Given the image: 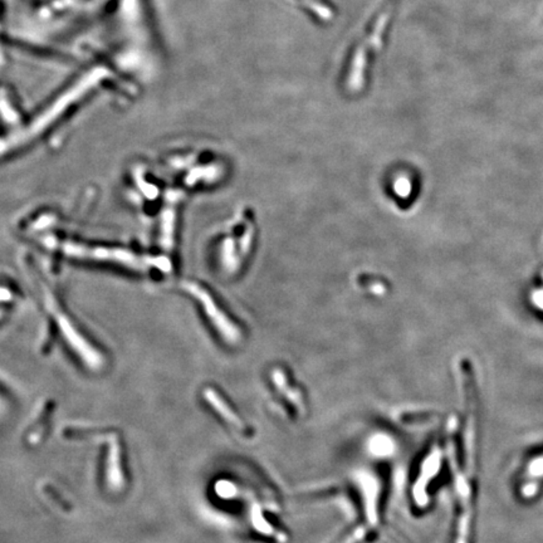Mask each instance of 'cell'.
<instances>
[{
	"instance_id": "cell-1",
	"label": "cell",
	"mask_w": 543,
	"mask_h": 543,
	"mask_svg": "<svg viewBox=\"0 0 543 543\" xmlns=\"http://www.w3.org/2000/svg\"><path fill=\"white\" fill-rule=\"evenodd\" d=\"M399 0H380L376 4L369 23L363 28V34L354 47L346 71L345 85L350 92H359L363 88L369 74L371 60L381 51L385 35L388 33L393 14Z\"/></svg>"
},
{
	"instance_id": "cell-2",
	"label": "cell",
	"mask_w": 543,
	"mask_h": 543,
	"mask_svg": "<svg viewBox=\"0 0 543 543\" xmlns=\"http://www.w3.org/2000/svg\"><path fill=\"white\" fill-rule=\"evenodd\" d=\"M60 249L64 255L82 258V259H94V261H114L120 263L126 267L134 269H142L145 264L155 266L164 270L170 269V263L165 258H141L126 249L103 248V247H87L77 243H62Z\"/></svg>"
},
{
	"instance_id": "cell-3",
	"label": "cell",
	"mask_w": 543,
	"mask_h": 543,
	"mask_svg": "<svg viewBox=\"0 0 543 543\" xmlns=\"http://www.w3.org/2000/svg\"><path fill=\"white\" fill-rule=\"evenodd\" d=\"M513 490L521 502L530 503L543 490V447L524 456L513 478Z\"/></svg>"
},
{
	"instance_id": "cell-4",
	"label": "cell",
	"mask_w": 543,
	"mask_h": 543,
	"mask_svg": "<svg viewBox=\"0 0 543 543\" xmlns=\"http://www.w3.org/2000/svg\"><path fill=\"white\" fill-rule=\"evenodd\" d=\"M55 318L62 331V335L74 352L80 356L88 368L100 369L103 363V357L100 355V352L94 349L92 345H89L83 336L80 335L78 329L74 327V323L68 320L67 316L57 313Z\"/></svg>"
},
{
	"instance_id": "cell-5",
	"label": "cell",
	"mask_w": 543,
	"mask_h": 543,
	"mask_svg": "<svg viewBox=\"0 0 543 543\" xmlns=\"http://www.w3.org/2000/svg\"><path fill=\"white\" fill-rule=\"evenodd\" d=\"M185 289L188 291L190 295H194L198 301L200 302L201 306L205 309V313L208 315L209 318L214 323L215 327L218 331H221V335L228 340V341H235L239 337L238 329L235 327L232 322L229 321L228 317L223 313V311L216 306L213 297L209 295L208 291L200 287L194 282H188L185 283Z\"/></svg>"
},
{
	"instance_id": "cell-6",
	"label": "cell",
	"mask_w": 543,
	"mask_h": 543,
	"mask_svg": "<svg viewBox=\"0 0 543 543\" xmlns=\"http://www.w3.org/2000/svg\"><path fill=\"white\" fill-rule=\"evenodd\" d=\"M204 396H205V399L208 400L209 404L214 408L215 411L224 419V422L229 424L233 429L236 430L239 436L245 438V439L252 438L253 433H250V428L247 426V425L244 424V422L241 420V417L236 415L234 411L229 408L227 402H225L224 399H221L219 394H218L215 390H205Z\"/></svg>"
},
{
	"instance_id": "cell-7",
	"label": "cell",
	"mask_w": 543,
	"mask_h": 543,
	"mask_svg": "<svg viewBox=\"0 0 543 543\" xmlns=\"http://www.w3.org/2000/svg\"><path fill=\"white\" fill-rule=\"evenodd\" d=\"M121 442L119 436L114 434L112 440L110 442V454H108V483L110 485L119 490L123 484V473L121 468Z\"/></svg>"
},
{
	"instance_id": "cell-8",
	"label": "cell",
	"mask_w": 543,
	"mask_h": 543,
	"mask_svg": "<svg viewBox=\"0 0 543 543\" xmlns=\"http://www.w3.org/2000/svg\"><path fill=\"white\" fill-rule=\"evenodd\" d=\"M175 229V209L173 207L164 210L161 216V244L165 248L173 247Z\"/></svg>"
},
{
	"instance_id": "cell-9",
	"label": "cell",
	"mask_w": 543,
	"mask_h": 543,
	"mask_svg": "<svg viewBox=\"0 0 543 543\" xmlns=\"http://www.w3.org/2000/svg\"><path fill=\"white\" fill-rule=\"evenodd\" d=\"M300 3L302 7L307 9V12L317 17L318 19L329 20L334 18V9L325 4L321 0H295Z\"/></svg>"
},
{
	"instance_id": "cell-10",
	"label": "cell",
	"mask_w": 543,
	"mask_h": 543,
	"mask_svg": "<svg viewBox=\"0 0 543 543\" xmlns=\"http://www.w3.org/2000/svg\"><path fill=\"white\" fill-rule=\"evenodd\" d=\"M52 414V405L49 404L47 405L44 410L42 411V415L40 419L37 420V422L34 424L28 436V440L32 444H38L42 440L43 436L46 434V430H47L48 425H49V416Z\"/></svg>"
},
{
	"instance_id": "cell-11",
	"label": "cell",
	"mask_w": 543,
	"mask_h": 543,
	"mask_svg": "<svg viewBox=\"0 0 543 543\" xmlns=\"http://www.w3.org/2000/svg\"><path fill=\"white\" fill-rule=\"evenodd\" d=\"M112 429L108 428H74L68 426L63 429V436L67 439H86L92 436L112 434Z\"/></svg>"
},
{
	"instance_id": "cell-12",
	"label": "cell",
	"mask_w": 543,
	"mask_h": 543,
	"mask_svg": "<svg viewBox=\"0 0 543 543\" xmlns=\"http://www.w3.org/2000/svg\"><path fill=\"white\" fill-rule=\"evenodd\" d=\"M42 490H43V493H44V494H46L58 508H60L63 512H66V513L72 512V510H74L72 504L68 502L66 498H63L60 492L55 490L54 487H52L51 484H44V485L42 487Z\"/></svg>"
},
{
	"instance_id": "cell-13",
	"label": "cell",
	"mask_w": 543,
	"mask_h": 543,
	"mask_svg": "<svg viewBox=\"0 0 543 543\" xmlns=\"http://www.w3.org/2000/svg\"><path fill=\"white\" fill-rule=\"evenodd\" d=\"M275 383H277V386H278L279 389L287 390V391H289V390L287 389L288 386H287V383H286L287 381H286V379H284L283 374H281V371H275ZM286 396L288 397V400H291V402L295 404V408H297L298 411H303V410H304L303 399H302L301 394H300L298 391L292 390V393H286Z\"/></svg>"
},
{
	"instance_id": "cell-14",
	"label": "cell",
	"mask_w": 543,
	"mask_h": 543,
	"mask_svg": "<svg viewBox=\"0 0 543 543\" xmlns=\"http://www.w3.org/2000/svg\"><path fill=\"white\" fill-rule=\"evenodd\" d=\"M12 300V293L6 288H0V302H6Z\"/></svg>"
},
{
	"instance_id": "cell-15",
	"label": "cell",
	"mask_w": 543,
	"mask_h": 543,
	"mask_svg": "<svg viewBox=\"0 0 543 543\" xmlns=\"http://www.w3.org/2000/svg\"><path fill=\"white\" fill-rule=\"evenodd\" d=\"M1 312H3V311H0V317H1Z\"/></svg>"
}]
</instances>
